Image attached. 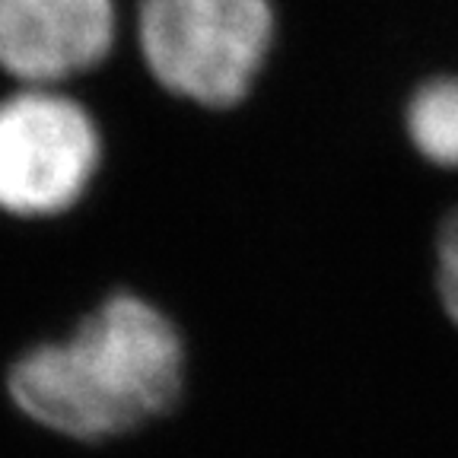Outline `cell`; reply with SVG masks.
<instances>
[{"label": "cell", "instance_id": "cell-1", "mask_svg": "<svg viewBox=\"0 0 458 458\" xmlns=\"http://www.w3.org/2000/svg\"><path fill=\"white\" fill-rule=\"evenodd\" d=\"M185 386V341L150 300L118 290L61 341L7 369L20 414L73 443H108L169 414Z\"/></svg>", "mask_w": 458, "mask_h": 458}, {"label": "cell", "instance_id": "cell-2", "mask_svg": "<svg viewBox=\"0 0 458 458\" xmlns=\"http://www.w3.org/2000/svg\"><path fill=\"white\" fill-rule=\"evenodd\" d=\"M137 42L163 89L204 108L249 96L274 42L267 0H140Z\"/></svg>", "mask_w": 458, "mask_h": 458}, {"label": "cell", "instance_id": "cell-3", "mask_svg": "<svg viewBox=\"0 0 458 458\" xmlns=\"http://www.w3.org/2000/svg\"><path fill=\"white\" fill-rule=\"evenodd\" d=\"M102 165L99 124L55 86H20L0 99V210L48 220L73 210Z\"/></svg>", "mask_w": 458, "mask_h": 458}, {"label": "cell", "instance_id": "cell-4", "mask_svg": "<svg viewBox=\"0 0 458 458\" xmlns=\"http://www.w3.org/2000/svg\"><path fill=\"white\" fill-rule=\"evenodd\" d=\"M114 29V0H0V71L57 86L106 61Z\"/></svg>", "mask_w": 458, "mask_h": 458}, {"label": "cell", "instance_id": "cell-5", "mask_svg": "<svg viewBox=\"0 0 458 458\" xmlns=\"http://www.w3.org/2000/svg\"><path fill=\"white\" fill-rule=\"evenodd\" d=\"M401 131L411 153L439 175H458V73L417 80L401 106Z\"/></svg>", "mask_w": 458, "mask_h": 458}, {"label": "cell", "instance_id": "cell-6", "mask_svg": "<svg viewBox=\"0 0 458 458\" xmlns=\"http://www.w3.org/2000/svg\"><path fill=\"white\" fill-rule=\"evenodd\" d=\"M433 277L445 318L458 328V204L443 214L433 239Z\"/></svg>", "mask_w": 458, "mask_h": 458}]
</instances>
